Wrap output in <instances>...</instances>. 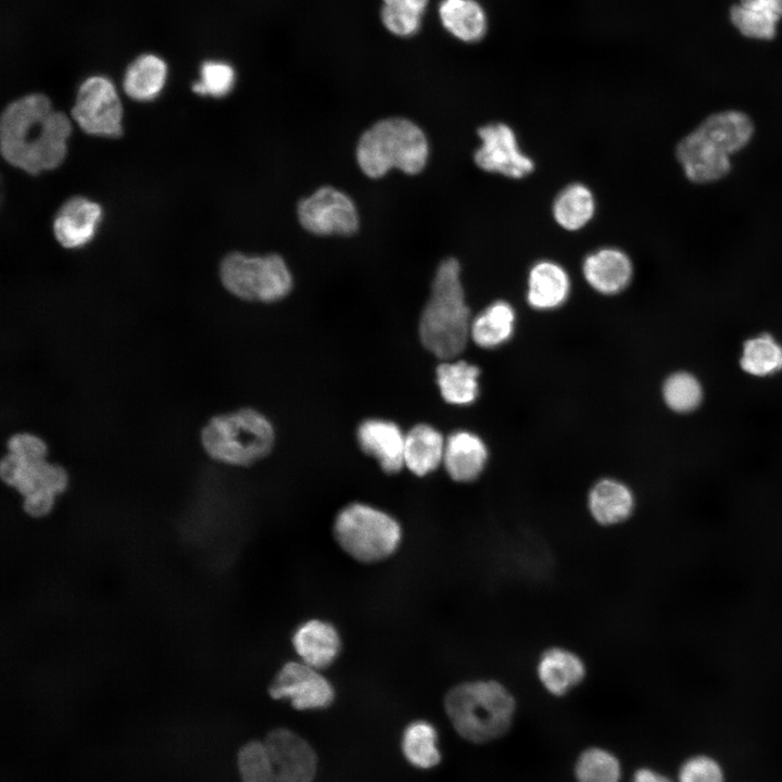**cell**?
<instances>
[{"label": "cell", "instance_id": "cell-1", "mask_svg": "<svg viewBox=\"0 0 782 782\" xmlns=\"http://www.w3.org/2000/svg\"><path fill=\"white\" fill-rule=\"evenodd\" d=\"M71 133L68 117L53 110L45 94H28L8 104L1 114V154L29 174L50 171L64 161Z\"/></svg>", "mask_w": 782, "mask_h": 782}, {"label": "cell", "instance_id": "cell-2", "mask_svg": "<svg viewBox=\"0 0 782 782\" xmlns=\"http://www.w3.org/2000/svg\"><path fill=\"white\" fill-rule=\"evenodd\" d=\"M754 135L755 124L747 113L717 111L678 141L676 159L690 182H717L731 173L732 157L751 143Z\"/></svg>", "mask_w": 782, "mask_h": 782}, {"label": "cell", "instance_id": "cell-3", "mask_svg": "<svg viewBox=\"0 0 782 782\" xmlns=\"http://www.w3.org/2000/svg\"><path fill=\"white\" fill-rule=\"evenodd\" d=\"M471 321L456 258H444L437 268L431 292L419 320L422 345L442 360H451L466 346Z\"/></svg>", "mask_w": 782, "mask_h": 782}, {"label": "cell", "instance_id": "cell-4", "mask_svg": "<svg viewBox=\"0 0 782 782\" xmlns=\"http://www.w3.org/2000/svg\"><path fill=\"white\" fill-rule=\"evenodd\" d=\"M443 705L455 731L477 744L504 735L516 711L510 691L493 679H474L455 684L445 694Z\"/></svg>", "mask_w": 782, "mask_h": 782}, {"label": "cell", "instance_id": "cell-5", "mask_svg": "<svg viewBox=\"0 0 782 782\" xmlns=\"http://www.w3.org/2000/svg\"><path fill=\"white\" fill-rule=\"evenodd\" d=\"M428 154L429 144L421 128L398 116L376 122L362 134L356 147L358 166L370 178L382 177L391 168L418 174Z\"/></svg>", "mask_w": 782, "mask_h": 782}, {"label": "cell", "instance_id": "cell-6", "mask_svg": "<svg viewBox=\"0 0 782 782\" xmlns=\"http://www.w3.org/2000/svg\"><path fill=\"white\" fill-rule=\"evenodd\" d=\"M237 766L242 782H312L317 758L297 733L275 729L264 740L240 747Z\"/></svg>", "mask_w": 782, "mask_h": 782}, {"label": "cell", "instance_id": "cell-7", "mask_svg": "<svg viewBox=\"0 0 782 782\" xmlns=\"http://www.w3.org/2000/svg\"><path fill=\"white\" fill-rule=\"evenodd\" d=\"M274 440L272 424L253 408L216 415L200 432L201 446L207 456L231 466H249L265 457Z\"/></svg>", "mask_w": 782, "mask_h": 782}, {"label": "cell", "instance_id": "cell-8", "mask_svg": "<svg viewBox=\"0 0 782 782\" xmlns=\"http://www.w3.org/2000/svg\"><path fill=\"white\" fill-rule=\"evenodd\" d=\"M332 534L353 559L373 564L393 555L402 541L400 522L389 513L365 503H350L339 510Z\"/></svg>", "mask_w": 782, "mask_h": 782}, {"label": "cell", "instance_id": "cell-9", "mask_svg": "<svg viewBox=\"0 0 782 782\" xmlns=\"http://www.w3.org/2000/svg\"><path fill=\"white\" fill-rule=\"evenodd\" d=\"M219 277L227 291L245 301L275 302L292 288V276L278 254L247 256L227 254L219 265Z\"/></svg>", "mask_w": 782, "mask_h": 782}, {"label": "cell", "instance_id": "cell-10", "mask_svg": "<svg viewBox=\"0 0 782 782\" xmlns=\"http://www.w3.org/2000/svg\"><path fill=\"white\" fill-rule=\"evenodd\" d=\"M0 476L23 497L25 512L42 517L52 510L55 497L68 485L66 469L45 459H25L8 452L0 463Z\"/></svg>", "mask_w": 782, "mask_h": 782}, {"label": "cell", "instance_id": "cell-11", "mask_svg": "<svg viewBox=\"0 0 782 782\" xmlns=\"http://www.w3.org/2000/svg\"><path fill=\"white\" fill-rule=\"evenodd\" d=\"M72 117L89 135L119 137L123 109L111 80L103 76L87 78L78 89Z\"/></svg>", "mask_w": 782, "mask_h": 782}, {"label": "cell", "instance_id": "cell-12", "mask_svg": "<svg viewBox=\"0 0 782 782\" xmlns=\"http://www.w3.org/2000/svg\"><path fill=\"white\" fill-rule=\"evenodd\" d=\"M297 214L301 226L318 236H351L358 228V214L344 192L323 186L299 201Z\"/></svg>", "mask_w": 782, "mask_h": 782}, {"label": "cell", "instance_id": "cell-13", "mask_svg": "<svg viewBox=\"0 0 782 782\" xmlns=\"http://www.w3.org/2000/svg\"><path fill=\"white\" fill-rule=\"evenodd\" d=\"M269 695L274 699H289L298 710L323 709L335 698L330 681L321 673L301 660L283 664L269 685Z\"/></svg>", "mask_w": 782, "mask_h": 782}, {"label": "cell", "instance_id": "cell-14", "mask_svg": "<svg viewBox=\"0 0 782 782\" xmlns=\"http://www.w3.org/2000/svg\"><path fill=\"white\" fill-rule=\"evenodd\" d=\"M481 140L474 153L476 165L488 173L520 179L532 173L534 163L517 142L514 130L504 123L487 124L478 129Z\"/></svg>", "mask_w": 782, "mask_h": 782}, {"label": "cell", "instance_id": "cell-15", "mask_svg": "<svg viewBox=\"0 0 782 782\" xmlns=\"http://www.w3.org/2000/svg\"><path fill=\"white\" fill-rule=\"evenodd\" d=\"M586 671L583 658L565 646L544 649L535 666L539 682L554 696H564L579 686L585 679Z\"/></svg>", "mask_w": 782, "mask_h": 782}, {"label": "cell", "instance_id": "cell-16", "mask_svg": "<svg viewBox=\"0 0 782 782\" xmlns=\"http://www.w3.org/2000/svg\"><path fill=\"white\" fill-rule=\"evenodd\" d=\"M299 660L323 670L331 666L341 651V638L329 621L312 618L300 623L291 639Z\"/></svg>", "mask_w": 782, "mask_h": 782}, {"label": "cell", "instance_id": "cell-17", "mask_svg": "<svg viewBox=\"0 0 782 782\" xmlns=\"http://www.w3.org/2000/svg\"><path fill=\"white\" fill-rule=\"evenodd\" d=\"M356 437L363 452L373 456L384 472L393 475L405 466V436L394 422L364 420L357 428Z\"/></svg>", "mask_w": 782, "mask_h": 782}, {"label": "cell", "instance_id": "cell-18", "mask_svg": "<svg viewBox=\"0 0 782 782\" xmlns=\"http://www.w3.org/2000/svg\"><path fill=\"white\" fill-rule=\"evenodd\" d=\"M101 214L98 203L80 195L70 198L53 220L58 242L67 249L86 244L92 239Z\"/></svg>", "mask_w": 782, "mask_h": 782}, {"label": "cell", "instance_id": "cell-19", "mask_svg": "<svg viewBox=\"0 0 782 782\" xmlns=\"http://www.w3.org/2000/svg\"><path fill=\"white\" fill-rule=\"evenodd\" d=\"M582 272L588 283L597 292L616 294L630 283L633 264L622 250L606 247L586 255Z\"/></svg>", "mask_w": 782, "mask_h": 782}, {"label": "cell", "instance_id": "cell-20", "mask_svg": "<svg viewBox=\"0 0 782 782\" xmlns=\"http://www.w3.org/2000/svg\"><path fill=\"white\" fill-rule=\"evenodd\" d=\"M488 450L484 442L469 431L452 433L444 445L443 464L449 476L457 482L477 479L484 468Z\"/></svg>", "mask_w": 782, "mask_h": 782}, {"label": "cell", "instance_id": "cell-21", "mask_svg": "<svg viewBox=\"0 0 782 782\" xmlns=\"http://www.w3.org/2000/svg\"><path fill=\"white\" fill-rule=\"evenodd\" d=\"M635 501L631 489L616 479H602L590 490L588 508L595 522L613 527L625 522L634 510Z\"/></svg>", "mask_w": 782, "mask_h": 782}, {"label": "cell", "instance_id": "cell-22", "mask_svg": "<svg viewBox=\"0 0 782 782\" xmlns=\"http://www.w3.org/2000/svg\"><path fill=\"white\" fill-rule=\"evenodd\" d=\"M570 291V279L558 263L537 262L528 276V303L537 310H553L562 305Z\"/></svg>", "mask_w": 782, "mask_h": 782}, {"label": "cell", "instance_id": "cell-23", "mask_svg": "<svg viewBox=\"0 0 782 782\" xmlns=\"http://www.w3.org/2000/svg\"><path fill=\"white\" fill-rule=\"evenodd\" d=\"M444 445L436 428L426 424L416 425L405 436L404 464L414 475L426 476L443 462Z\"/></svg>", "mask_w": 782, "mask_h": 782}, {"label": "cell", "instance_id": "cell-24", "mask_svg": "<svg viewBox=\"0 0 782 782\" xmlns=\"http://www.w3.org/2000/svg\"><path fill=\"white\" fill-rule=\"evenodd\" d=\"M439 17L442 26L464 42L480 40L488 27L485 12L476 0H442Z\"/></svg>", "mask_w": 782, "mask_h": 782}, {"label": "cell", "instance_id": "cell-25", "mask_svg": "<svg viewBox=\"0 0 782 782\" xmlns=\"http://www.w3.org/2000/svg\"><path fill=\"white\" fill-rule=\"evenodd\" d=\"M553 217L566 230L575 231L584 227L595 212L593 192L581 182H572L562 189L552 206Z\"/></svg>", "mask_w": 782, "mask_h": 782}, {"label": "cell", "instance_id": "cell-26", "mask_svg": "<svg viewBox=\"0 0 782 782\" xmlns=\"http://www.w3.org/2000/svg\"><path fill=\"white\" fill-rule=\"evenodd\" d=\"M166 64L154 54L138 56L127 68L124 76V90L137 101L155 98L166 80Z\"/></svg>", "mask_w": 782, "mask_h": 782}, {"label": "cell", "instance_id": "cell-27", "mask_svg": "<svg viewBox=\"0 0 782 782\" xmlns=\"http://www.w3.org/2000/svg\"><path fill=\"white\" fill-rule=\"evenodd\" d=\"M479 369L464 361L442 363L437 368V382L442 398L455 405L472 403L479 390Z\"/></svg>", "mask_w": 782, "mask_h": 782}, {"label": "cell", "instance_id": "cell-28", "mask_svg": "<svg viewBox=\"0 0 782 782\" xmlns=\"http://www.w3.org/2000/svg\"><path fill=\"white\" fill-rule=\"evenodd\" d=\"M514 324L515 312L510 304L496 301L471 321L470 337L482 348H495L512 337Z\"/></svg>", "mask_w": 782, "mask_h": 782}, {"label": "cell", "instance_id": "cell-29", "mask_svg": "<svg viewBox=\"0 0 782 782\" xmlns=\"http://www.w3.org/2000/svg\"><path fill=\"white\" fill-rule=\"evenodd\" d=\"M437 743L438 733L433 724L426 720H416L404 730L402 751L413 766L429 769L441 760Z\"/></svg>", "mask_w": 782, "mask_h": 782}, {"label": "cell", "instance_id": "cell-30", "mask_svg": "<svg viewBox=\"0 0 782 782\" xmlns=\"http://www.w3.org/2000/svg\"><path fill=\"white\" fill-rule=\"evenodd\" d=\"M740 364L752 376L774 375L782 370V345L768 333L751 338L743 345Z\"/></svg>", "mask_w": 782, "mask_h": 782}, {"label": "cell", "instance_id": "cell-31", "mask_svg": "<svg viewBox=\"0 0 782 782\" xmlns=\"http://www.w3.org/2000/svg\"><path fill=\"white\" fill-rule=\"evenodd\" d=\"M428 0H382L381 21L393 35L409 37L421 25Z\"/></svg>", "mask_w": 782, "mask_h": 782}, {"label": "cell", "instance_id": "cell-32", "mask_svg": "<svg viewBox=\"0 0 782 782\" xmlns=\"http://www.w3.org/2000/svg\"><path fill=\"white\" fill-rule=\"evenodd\" d=\"M575 777L577 782H619L621 766L607 749L589 747L577 759Z\"/></svg>", "mask_w": 782, "mask_h": 782}, {"label": "cell", "instance_id": "cell-33", "mask_svg": "<svg viewBox=\"0 0 782 782\" xmlns=\"http://www.w3.org/2000/svg\"><path fill=\"white\" fill-rule=\"evenodd\" d=\"M663 396L670 409L679 414H688L701 405L703 387L693 374L677 371L665 380Z\"/></svg>", "mask_w": 782, "mask_h": 782}, {"label": "cell", "instance_id": "cell-34", "mask_svg": "<svg viewBox=\"0 0 782 782\" xmlns=\"http://www.w3.org/2000/svg\"><path fill=\"white\" fill-rule=\"evenodd\" d=\"M730 20L742 35L759 40L772 39L779 22L775 16L740 3L731 8Z\"/></svg>", "mask_w": 782, "mask_h": 782}, {"label": "cell", "instance_id": "cell-35", "mask_svg": "<svg viewBox=\"0 0 782 782\" xmlns=\"http://www.w3.org/2000/svg\"><path fill=\"white\" fill-rule=\"evenodd\" d=\"M200 73L201 79L192 85V90L200 96L224 97L235 85V70L226 62L206 61Z\"/></svg>", "mask_w": 782, "mask_h": 782}, {"label": "cell", "instance_id": "cell-36", "mask_svg": "<svg viewBox=\"0 0 782 782\" xmlns=\"http://www.w3.org/2000/svg\"><path fill=\"white\" fill-rule=\"evenodd\" d=\"M678 782H724L720 764L707 755L688 758L679 768Z\"/></svg>", "mask_w": 782, "mask_h": 782}, {"label": "cell", "instance_id": "cell-37", "mask_svg": "<svg viewBox=\"0 0 782 782\" xmlns=\"http://www.w3.org/2000/svg\"><path fill=\"white\" fill-rule=\"evenodd\" d=\"M8 452L25 459H45L48 454L46 441L30 432L12 434L7 442Z\"/></svg>", "mask_w": 782, "mask_h": 782}, {"label": "cell", "instance_id": "cell-38", "mask_svg": "<svg viewBox=\"0 0 782 782\" xmlns=\"http://www.w3.org/2000/svg\"><path fill=\"white\" fill-rule=\"evenodd\" d=\"M739 3L782 18V0H739Z\"/></svg>", "mask_w": 782, "mask_h": 782}, {"label": "cell", "instance_id": "cell-39", "mask_svg": "<svg viewBox=\"0 0 782 782\" xmlns=\"http://www.w3.org/2000/svg\"><path fill=\"white\" fill-rule=\"evenodd\" d=\"M631 782H672V781L665 774H663L654 769L640 768L633 774V779Z\"/></svg>", "mask_w": 782, "mask_h": 782}]
</instances>
